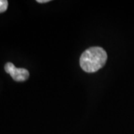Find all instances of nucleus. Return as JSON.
<instances>
[{
  "mask_svg": "<svg viewBox=\"0 0 134 134\" xmlns=\"http://www.w3.org/2000/svg\"><path fill=\"white\" fill-rule=\"evenodd\" d=\"M107 54L104 49L100 47H91L86 49L80 58V65L86 72H97L105 65Z\"/></svg>",
  "mask_w": 134,
  "mask_h": 134,
  "instance_id": "obj_1",
  "label": "nucleus"
},
{
  "mask_svg": "<svg viewBox=\"0 0 134 134\" xmlns=\"http://www.w3.org/2000/svg\"><path fill=\"white\" fill-rule=\"evenodd\" d=\"M5 70L16 81H25L29 77V72L23 68H16L12 63H7Z\"/></svg>",
  "mask_w": 134,
  "mask_h": 134,
  "instance_id": "obj_2",
  "label": "nucleus"
},
{
  "mask_svg": "<svg viewBox=\"0 0 134 134\" xmlns=\"http://www.w3.org/2000/svg\"><path fill=\"white\" fill-rule=\"evenodd\" d=\"M8 2L6 0H0V13H3L8 8Z\"/></svg>",
  "mask_w": 134,
  "mask_h": 134,
  "instance_id": "obj_3",
  "label": "nucleus"
},
{
  "mask_svg": "<svg viewBox=\"0 0 134 134\" xmlns=\"http://www.w3.org/2000/svg\"><path fill=\"white\" fill-rule=\"evenodd\" d=\"M37 2H39V3H45V2H50V0H37Z\"/></svg>",
  "mask_w": 134,
  "mask_h": 134,
  "instance_id": "obj_4",
  "label": "nucleus"
}]
</instances>
